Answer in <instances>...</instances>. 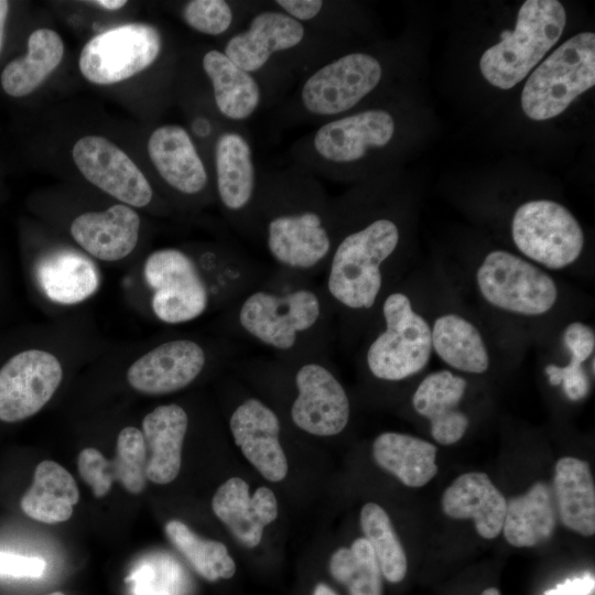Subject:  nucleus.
I'll return each instance as SVG.
<instances>
[{"label":"nucleus","instance_id":"39448f33","mask_svg":"<svg viewBox=\"0 0 595 595\" xmlns=\"http://www.w3.org/2000/svg\"><path fill=\"white\" fill-rule=\"evenodd\" d=\"M396 134L397 119L390 110H355L315 126L291 144L288 155L291 165L318 180H345L388 149Z\"/></svg>","mask_w":595,"mask_h":595},{"label":"nucleus","instance_id":"f257e3e1","mask_svg":"<svg viewBox=\"0 0 595 595\" xmlns=\"http://www.w3.org/2000/svg\"><path fill=\"white\" fill-rule=\"evenodd\" d=\"M334 245L321 275L336 317L337 336L366 333L383 295L394 285L402 234L389 213L366 210L354 194L333 199Z\"/></svg>","mask_w":595,"mask_h":595},{"label":"nucleus","instance_id":"9d476101","mask_svg":"<svg viewBox=\"0 0 595 595\" xmlns=\"http://www.w3.org/2000/svg\"><path fill=\"white\" fill-rule=\"evenodd\" d=\"M594 85L595 34L581 32L531 73L521 93V106L530 119L548 120L562 113Z\"/></svg>","mask_w":595,"mask_h":595},{"label":"nucleus","instance_id":"393cba45","mask_svg":"<svg viewBox=\"0 0 595 595\" xmlns=\"http://www.w3.org/2000/svg\"><path fill=\"white\" fill-rule=\"evenodd\" d=\"M188 424L187 412L177 403L161 404L144 416L141 432L147 451V479L165 485L177 477Z\"/></svg>","mask_w":595,"mask_h":595},{"label":"nucleus","instance_id":"a878e982","mask_svg":"<svg viewBox=\"0 0 595 595\" xmlns=\"http://www.w3.org/2000/svg\"><path fill=\"white\" fill-rule=\"evenodd\" d=\"M441 504L448 517L472 519L484 539H495L502 530L507 499L485 473L458 476L445 489Z\"/></svg>","mask_w":595,"mask_h":595},{"label":"nucleus","instance_id":"bb28decb","mask_svg":"<svg viewBox=\"0 0 595 595\" xmlns=\"http://www.w3.org/2000/svg\"><path fill=\"white\" fill-rule=\"evenodd\" d=\"M432 350L450 368L470 375L485 374L490 356L479 328L465 316L447 312L431 326Z\"/></svg>","mask_w":595,"mask_h":595},{"label":"nucleus","instance_id":"c9c22d12","mask_svg":"<svg viewBox=\"0 0 595 595\" xmlns=\"http://www.w3.org/2000/svg\"><path fill=\"white\" fill-rule=\"evenodd\" d=\"M360 526L381 575L390 583L401 582L408 570L407 555L386 510L376 502L365 504L360 510Z\"/></svg>","mask_w":595,"mask_h":595},{"label":"nucleus","instance_id":"f03ea898","mask_svg":"<svg viewBox=\"0 0 595 595\" xmlns=\"http://www.w3.org/2000/svg\"><path fill=\"white\" fill-rule=\"evenodd\" d=\"M223 314L224 331L235 343L256 344L279 358L331 357L337 337L321 282L273 267Z\"/></svg>","mask_w":595,"mask_h":595},{"label":"nucleus","instance_id":"0eeeda50","mask_svg":"<svg viewBox=\"0 0 595 595\" xmlns=\"http://www.w3.org/2000/svg\"><path fill=\"white\" fill-rule=\"evenodd\" d=\"M365 334L359 360L377 381L407 380L431 359V325L415 310L410 294L396 285L383 295Z\"/></svg>","mask_w":595,"mask_h":595},{"label":"nucleus","instance_id":"ddd939ff","mask_svg":"<svg viewBox=\"0 0 595 595\" xmlns=\"http://www.w3.org/2000/svg\"><path fill=\"white\" fill-rule=\"evenodd\" d=\"M214 193L234 230L253 242V209L259 170L249 136L242 126H227L213 150Z\"/></svg>","mask_w":595,"mask_h":595},{"label":"nucleus","instance_id":"f8f14e48","mask_svg":"<svg viewBox=\"0 0 595 595\" xmlns=\"http://www.w3.org/2000/svg\"><path fill=\"white\" fill-rule=\"evenodd\" d=\"M511 237L527 260L549 270L570 267L584 248L577 219L566 207L550 199L520 205L512 217Z\"/></svg>","mask_w":595,"mask_h":595},{"label":"nucleus","instance_id":"37998d69","mask_svg":"<svg viewBox=\"0 0 595 595\" xmlns=\"http://www.w3.org/2000/svg\"><path fill=\"white\" fill-rule=\"evenodd\" d=\"M91 3L94 4H97L104 9H107V10H118L120 8H122L127 1L125 0H98V1H93Z\"/></svg>","mask_w":595,"mask_h":595},{"label":"nucleus","instance_id":"dca6fc26","mask_svg":"<svg viewBox=\"0 0 595 595\" xmlns=\"http://www.w3.org/2000/svg\"><path fill=\"white\" fill-rule=\"evenodd\" d=\"M63 379L58 358L42 349H26L0 368V421L18 422L37 413Z\"/></svg>","mask_w":595,"mask_h":595},{"label":"nucleus","instance_id":"a19ab883","mask_svg":"<svg viewBox=\"0 0 595 595\" xmlns=\"http://www.w3.org/2000/svg\"><path fill=\"white\" fill-rule=\"evenodd\" d=\"M594 576L587 573L583 576L569 578L543 595H589L594 589Z\"/></svg>","mask_w":595,"mask_h":595},{"label":"nucleus","instance_id":"49530a36","mask_svg":"<svg viewBox=\"0 0 595 595\" xmlns=\"http://www.w3.org/2000/svg\"><path fill=\"white\" fill-rule=\"evenodd\" d=\"M47 595H65V594H64V593H62V592H53V593H51V594H47Z\"/></svg>","mask_w":595,"mask_h":595},{"label":"nucleus","instance_id":"2eb2a0df","mask_svg":"<svg viewBox=\"0 0 595 595\" xmlns=\"http://www.w3.org/2000/svg\"><path fill=\"white\" fill-rule=\"evenodd\" d=\"M237 351V345L213 354L210 347L197 339H169L132 363L127 380L130 387L144 394L173 393L198 379L212 360H235Z\"/></svg>","mask_w":595,"mask_h":595},{"label":"nucleus","instance_id":"58836bf2","mask_svg":"<svg viewBox=\"0 0 595 595\" xmlns=\"http://www.w3.org/2000/svg\"><path fill=\"white\" fill-rule=\"evenodd\" d=\"M563 344L570 356L586 361L594 356V329L582 322H572L563 331Z\"/></svg>","mask_w":595,"mask_h":595},{"label":"nucleus","instance_id":"4be33fe9","mask_svg":"<svg viewBox=\"0 0 595 595\" xmlns=\"http://www.w3.org/2000/svg\"><path fill=\"white\" fill-rule=\"evenodd\" d=\"M216 517L231 534L246 548L257 547L264 527L278 517V501L274 493L258 487L250 496L249 485L239 477H231L221 484L212 499Z\"/></svg>","mask_w":595,"mask_h":595},{"label":"nucleus","instance_id":"1a4fd4ad","mask_svg":"<svg viewBox=\"0 0 595 595\" xmlns=\"http://www.w3.org/2000/svg\"><path fill=\"white\" fill-rule=\"evenodd\" d=\"M565 9L556 0H527L518 11L516 28L480 57L483 76L500 89L520 83L561 37Z\"/></svg>","mask_w":595,"mask_h":595},{"label":"nucleus","instance_id":"e433bc0d","mask_svg":"<svg viewBox=\"0 0 595 595\" xmlns=\"http://www.w3.org/2000/svg\"><path fill=\"white\" fill-rule=\"evenodd\" d=\"M331 575L349 595H381V572L374 550L364 538L337 549L329 559Z\"/></svg>","mask_w":595,"mask_h":595},{"label":"nucleus","instance_id":"aec40b11","mask_svg":"<svg viewBox=\"0 0 595 595\" xmlns=\"http://www.w3.org/2000/svg\"><path fill=\"white\" fill-rule=\"evenodd\" d=\"M201 67L210 87V100L226 123L242 126L269 104L259 79L221 48H208L201 58Z\"/></svg>","mask_w":595,"mask_h":595},{"label":"nucleus","instance_id":"2f4dec72","mask_svg":"<svg viewBox=\"0 0 595 595\" xmlns=\"http://www.w3.org/2000/svg\"><path fill=\"white\" fill-rule=\"evenodd\" d=\"M377 464L408 487H422L437 473L436 446L420 437L383 432L372 443Z\"/></svg>","mask_w":595,"mask_h":595},{"label":"nucleus","instance_id":"4c0bfd02","mask_svg":"<svg viewBox=\"0 0 595 595\" xmlns=\"http://www.w3.org/2000/svg\"><path fill=\"white\" fill-rule=\"evenodd\" d=\"M585 361L570 356L564 366L549 364L544 368L551 386H562L565 396L572 401L585 398L589 392V378L583 368Z\"/></svg>","mask_w":595,"mask_h":595},{"label":"nucleus","instance_id":"5701e85b","mask_svg":"<svg viewBox=\"0 0 595 595\" xmlns=\"http://www.w3.org/2000/svg\"><path fill=\"white\" fill-rule=\"evenodd\" d=\"M467 381L450 369L426 375L412 394L414 411L430 422L432 437L442 445L458 442L466 433L469 419L459 409Z\"/></svg>","mask_w":595,"mask_h":595},{"label":"nucleus","instance_id":"20e7f679","mask_svg":"<svg viewBox=\"0 0 595 595\" xmlns=\"http://www.w3.org/2000/svg\"><path fill=\"white\" fill-rule=\"evenodd\" d=\"M221 50L259 79L268 102L343 53L338 42L309 28L271 1L225 40Z\"/></svg>","mask_w":595,"mask_h":595},{"label":"nucleus","instance_id":"423d86ee","mask_svg":"<svg viewBox=\"0 0 595 595\" xmlns=\"http://www.w3.org/2000/svg\"><path fill=\"white\" fill-rule=\"evenodd\" d=\"M385 66L370 52L351 51L304 76L279 109L283 126L320 125L351 113L381 85Z\"/></svg>","mask_w":595,"mask_h":595},{"label":"nucleus","instance_id":"c756f323","mask_svg":"<svg viewBox=\"0 0 595 595\" xmlns=\"http://www.w3.org/2000/svg\"><path fill=\"white\" fill-rule=\"evenodd\" d=\"M79 500V490L72 474L53 461H42L35 468L33 482L22 496V511L44 523L67 521Z\"/></svg>","mask_w":595,"mask_h":595},{"label":"nucleus","instance_id":"f3484780","mask_svg":"<svg viewBox=\"0 0 595 595\" xmlns=\"http://www.w3.org/2000/svg\"><path fill=\"white\" fill-rule=\"evenodd\" d=\"M73 160L95 186L133 207L148 206L153 190L136 163L115 143L99 136H86L73 147Z\"/></svg>","mask_w":595,"mask_h":595},{"label":"nucleus","instance_id":"6ab92c4d","mask_svg":"<svg viewBox=\"0 0 595 595\" xmlns=\"http://www.w3.org/2000/svg\"><path fill=\"white\" fill-rule=\"evenodd\" d=\"M147 150L159 176L174 192L198 198L210 191L207 165L184 127L163 125L155 128L149 137Z\"/></svg>","mask_w":595,"mask_h":595},{"label":"nucleus","instance_id":"7ed1b4c3","mask_svg":"<svg viewBox=\"0 0 595 595\" xmlns=\"http://www.w3.org/2000/svg\"><path fill=\"white\" fill-rule=\"evenodd\" d=\"M253 231L273 268L317 279L334 245L333 198L321 180L291 164L259 171Z\"/></svg>","mask_w":595,"mask_h":595},{"label":"nucleus","instance_id":"4468645a","mask_svg":"<svg viewBox=\"0 0 595 595\" xmlns=\"http://www.w3.org/2000/svg\"><path fill=\"white\" fill-rule=\"evenodd\" d=\"M163 51L161 32L149 23H127L91 37L79 55L82 75L97 85H111L154 64Z\"/></svg>","mask_w":595,"mask_h":595},{"label":"nucleus","instance_id":"a18cd8bd","mask_svg":"<svg viewBox=\"0 0 595 595\" xmlns=\"http://www.w3.org/2000/svg\"><path fill=\"white\" fill-rule=\"evenodd\" d=\"M480 595H501L499 589L496 587H488L482 592Z\"/></svg>","mask_w":595,"mask_h":595},{"label":"nucleus","instance_id":"c03bdc74","mask_svg":"<svg viewBox=\"0 0 595 595\" xmlns=\"http://www.w3.org/2000/svg\"><path fill=\"white\" fill-rule=\"evenodd\" d=\"M312 595H337V594L327 584L318 583L314 587Z\"/></svg>","mask_w":595,"mask_h":595},{"label":"nucleus","instance_id":"c85d7f7f","mask_svg":"<svg viewBox=\"0 0 595 595\" xmlns=\"http://www.w3.org/2000/svg\"><path fill=\"white\" fill-rule=\"evenodd\" d=\"M36 273L44 294L60 304L83 302L99 286L95 264L84 255L69 249L47 253L39 262Z\"/></svg>","mask_w":595,"mask_h":595},{"label":"nucleus","instance_id":"a211bd4d","mask_svg":"<svg viewBox=\"0 0 595 595\" xmlns=\"http://www.w3.org/2000/svg\"><path fill=\"white\" fill-rule=\"evenodd\" d=\"M234 442L244 456L269 482H281L288 461L281 445L282 422L271 405L248 396L235 404L228 420Z\"/></svg>","mask_w":595,"mask_h":595},{"label":"nucleus","instance_id":"9b49d317","mask_svg":"<svg viewBox=\"0 0 595 595\" xmlns=\"http://www.w3.org/2000/svg\"><path fill=\"white\" fill-rule=\"evenodd\" d=\"M475 281L487 304L518 316L545 315L559 300L558 284L544 269L507 250L488 252L476 269Z\"/></svg>","mask_w":595,"mask_h":595},{"label":"nucleus","instance_id":"473e14b6","mask_svg":"<svg viewBox=\"0 0 595 595\" xmlns=\"http://www.w3.org/2000/svg\"><path fill=\"white\" fill-rule=\"evenodd\" d=\"M63 55L64 43L54 30H35L29 36L26 54L12 60L2 71L4 93L12 97L31 94L60 65Z\"/></svg>","mask_w":595,"mask_h":595},{"label":"nucleus","instance_id":"cd10ccee","mask_svg":"<svg viewBox=\"0 0 595 595\" xmlns=\"http://www.w3.org/2000/svg\"><path fill=\"white\" fill-rule=\"evenodd\" d=\"M555 506L562 523L582 534L595 533V487L587 462L564 456L554 467Z\"/></svg>","mask_w":595,"mask_h":595},{"label":"nucleus","instance_id":"6e6552de","mask_svg":"<svg viewBox=\"0 0 595 595\" xmlns=\"http://www.w3.org/2000/svg\"><path fill=\"white\" fill-rule=\"evenodd\" d=\"M266 372L293 390L288 415L299 430L313 436L340 434L350 420V400L331 365V357H253Z\"/></svg>","mask_w":595,"mask_h":595},{"label":"nucleus","instance_id":"f704fd0d","mask_svg":"<svg viewBox=\"0 0 595 595\" xmlns=\"http://www.w3.org/2000/svg\"><path fill=\"white\" fill-rule=\"evenodd\" d=\"M164 531L174 548L203 578L216 582L234 576L236 564L224 543L203 539L175 519L166 522Z\"/></svg>","mask_w":595,"mask_h":595},{"label":"nucleus","instance_id":"7c9ffc66","mask_svg":"<svg viewBox=\"0 0 595 595\" xmlns=\"http://www.w3.org/2000/svg\"><path fill=\"white\" fill-rule=\"evenodd\" d=\"M556 523L555 504L550 487L534 483L529 490L507 500L504 537L516 548H531L548 540Z\"/></svg>","mask_w":595,"mask_h":595},{"label":"nucleus","instance_id":"79ce46f5","mask_svg":"<svg viewBox=\"0 0 595 595\" xmlns=\"http://www.w3.org/2000/svg\"><path fill=\"white\" fill-rule=\"evenodd\" d=\"M9 11V2L6 0H0V53L3 43L4 25L6 19Z\"/></svg>","mask_w":595,"mask_h":595},{"label":"nucleus","instance_id":"72a5a7b5","mask_svg":"<svg viewBox=\"0 0 595 595\" xmlns=\"http://www.w3.org/2000/svg\"><path fill=\"white\" fill-rule=\"evenodd\" d=\"M264 6L261 1L191 0L182 6L181 18L201 34L227 40Z\"/></svg>","mask_w":595,"mask_h":595},{"label":"nucleus","instance_id":"b1692460","mask_svg":"<svg viewBox=\"0 0 595 595\" xmlns=\"http://www.w3.org/2000/svg\"><path fill=\"white\" fill-rule=\"evenodd\" d=\"M140 217L126 204L102 212H87L71 225L74 240L89 255L104 261H118L136 248Z\"/></svg>","mask_w":595,"mask_h":595},{"label":"nucleus","instance_id":"412c9836","mask_svg":"<svg viewBox=\"0 0 595 595\" xmlns=\"http://www.w3.org/2000/svg\"><path fill=\"white\" fill-rule=\"evenodd\" d=\"M145 465L143 435L133 426L119 432L113 459H107L95 447L83 448L77 456L78 473L97 498L106 496L115 480L129 493L140 494L147 486Z\"/></svg>","mask_w":595,"mask_h":595},{"label":"nucleus","instance_id":"ea45409f","mask_svg":"<svg viewBox=\"0 0 595 595\" xmlns=\"http://www.w3.org/2000/svg\"><path fill=\"white\" fill-rule=\"evenodd\" d=\"M45 566V561L39 556L0 552V575L37 578L43 575Z\"/></svg>","mask_w":595,"mask_h":595}]
</instances>
